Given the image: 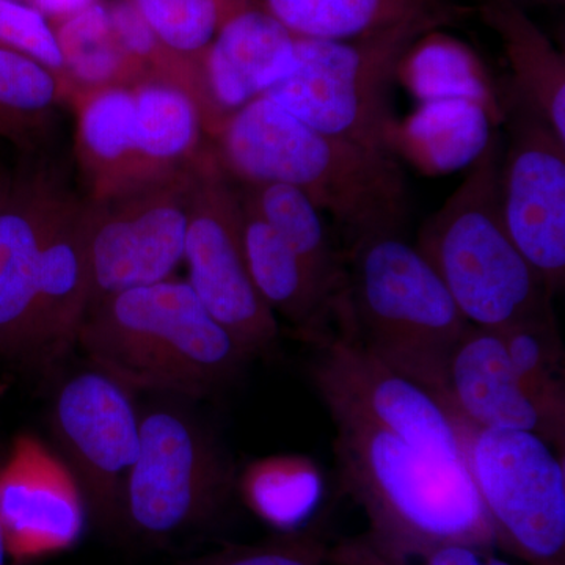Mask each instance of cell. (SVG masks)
<instances>
[{
	"label": "cell",
	"instance_id": "24",
	"mask_svg": "<svg viewBox=\"0 0 565 565\" xmlns=\"http://www.w3.org/2000/svg\"><path fill=\"white\" fill-rule=\"evenodd\" d=\"M245 503L281 533L302 530L321 500V479L299 457H273L253 463L241 479Z\"/></svg>",
	"mask_w": 565,
	"mask_h": 565
},
{
	"label": "cell",
	"instance_id": "16",
	"mask_svg": "<svg viewBox=\"0 0 565 565\" xmlns=\"http://www.w3.org/2000/svg\"><path fill=\"white\" fill-rule=\"evenodd\" d=\"M448 411L476 429L527 430L564 456L565 411L531 392L509 359L498 330L470 326L446 370Z\"/></svg>",
	"mask_w": 565,
	"mask_h": 565
},
{
	"label": "cell",
	"instance_id": "6",
	"mask_svg": "<svg viewBox=\"0 0 565 565\" xmlns=\"http://www.w3.org/2000/svg\"><path fill=\"white\" fill-rule=\"evenodd\" d=\"M445 28L426 20L345 41L299 39L296 68L263 96L318 131L392 152V85L416 41Z\"/></svg>",
	"mask_w": 565,
	"mask_h": 565
},
{
	"label": "cell",
	"instance_id": "29",
	"mask_svg": "<svg viewBox=\"0 0 565 565\" xmlns=\"http://www.w3.org/2000/svg\"><path fill=\"white\" fill-rule=\"evenodd\" d=\"M330 545L318 530H297L253 545H236L189 565H327Z\"/></svg>",
	"mask_w": 565,
	"mask_h": 565
},
{
	"label": "cell",
	"instance_id": "21",
	"mask_svg": "<svg viewBox=\"0 0 565 565\" xmlns=\"http://www.w3.org/2000/svg\"><path fill=\"white\" fill-rule=\"evenodd\" d=\"M237 195L280 234L323 291L338 302L345 288V255L334 248L322 212L302 192L278 182L244 184Z\"/></svg>",
	"mask_w": 565,
	"mask_h": 565
},
{
	"label": "cell",
	"instance_id": "27",
	"mask_svg": "<svg viewBox=\"0 0 565 565\" xmlns=\"http://www.w3.org/2000/svg\"><path fill=\"white\" fill-rule=\"evenodd\" d=\"M509 359L544 403L565 411L564 348L555 313L498 330Z\"/></svg>",
	"mask_w": 565,
	"mask_h": 565
},
{
	"label": "cell",
	"instance_id": "13",
	"mask_svg": "<svg viewBox=\"0 0 565 565\" xmlns=\"http://www.w3.org/2000/svg\"><path fill=\"white\" fill-rule=\"evenodd\" d=\"M509 115L500 166L504 225L555 297L565 281V140L514 99Z\"/></svg>",
	"mask_w": 565,
	"mask_h": 565
},
{
	"label": "cell",
	"instance_id": "20",
	"mask_svg": "<svg viewBox=\"0 0 565 565\" xmlns=\"http://www.w3.org/2000/svg\"><path fill=\"white\" fill-rule=\"evenodd\" d=\"M297 39L345 41L362 39L434 20L445 25L467 13L449 0H252Z\"/></svg>",
	"mask_w": 565,
	"mask_h": 565
},
{
	"label": "cell",
	"instance_id": "11",
	"mask_svg": "<svg viewBox=\"0 0 565 565\" xmlns=\"http://www.w3.org/2000/svg\"><path fill=\"white\" fill-rule=\"evenodd\" d=\"M51 419L88 512L103 526H121L126 481L140 446L131 390L96 367L82 371L58 388Z\"/></svg>",
	"mask_w": 565,
	"mask_h": 565
},
{
	"label": "cell",
	"instance_id": "4",
	"mask_svg": "<svg viewBox=\"0 0 565 565\" xmlns=\"http://www.w3.org/2000/svg\"><path fill=\"white\" fill-rule=\"evenodd\" d=\"M344 255L345 288L334 308L333 329L348 330L448 411L446 370L471 323L444 281L401 233L362 237Z\"/></svg>",
	"mask_w": 565,
	"mask_h": 565
},
{
	"label": "cell",
	"instance_id": "1",
	"mask_svg": "<svg viewBox=\"0 0 565 565\" xmlns=\"http://www.w3.org/2000/svg\"><path fill=\"white\" fill-rule=\"evenodd\" d=\"M217 163L243 184L278 182L332 215L349 237L401 233L407 184L392 152L338 139L266 96L234 111L215 132Z\"/></svg>",
	"mask_w": 565,
	"mask_h": 565
},
{
	"label": "cell",
	"instance_id": "25",
	"mask_svg": "<svg viewBox=\"0 0 565 565\" xmlns=\"http://www.w3.org/2000/svg\"><path fill=\"white\" fill-rule=\"evenodd\" d=\"M58 98L51 70L0 46V137L22 143L41 128Z\"/></svg>",
	"mask_w": 565,
	"mask_h": 565
},
{
	"label": "cell",
	"instance_id": "35",
	"mask_svg": "<svg viewBox=\"0 0 565 565\" xmlns=\"http://www.w3.org/2000/svg\"><path fill=\"white\" fill-rule=\"evenodd\" d=\"M511 2L525 9V6H563L564 0H511Z\"/></svg>",
	"mask_w": 565,
	"mask_h": 565
},
{
	"label": "cell",
	"instance_id": "33",
	"mask_svg": "<svg viewBox=\"0 0 565 565\" xmlns=\"http://www.w3.org/2000/svg\"><path fill=\"white\" fill-rule=\"evenodd\" d=\"M493 550L465 544L435 546L419 559L424 565H514L493 556Z\"/></svg>",
	"mask_w": 565,
	"mask_h": 565
},
{
	"label": "cell",
	"instance_id": "14",
	"mask_svg": "<svg viewBox=\"0 0 565 565\" xmlns=\"http://www.w3.org/2000/svg\"><path fill=\"white\" fill-rule=\"evenodd\" d=\"M66 193L0 188V353L40 359L41 299L57 256Z\"/></svg>",
	"mask_w": 565,
	"mask_h": 565
},
{
	"label": "cell",
	"instance_id": "12",
	"mask_svg": "<svg viewBox=\"0 0 565 565\" xmlns=\"http://www.w3.org/2000/svg\"><path fill=\"white\" fill-rule=\"evenodd\" d=\"M192 177L152 181L93 207L88 308L114 294L170 280L184 263Z\"/></svg>",
	"mask_w": 565,
	"mask_h": 565
},
{
	"label": "cell",
	"instance_id": "30",
	"mask_svg": "<svg viewBox=\"0 0 565 565\" xmlns=\"http://www.w3.org/2000/svg\"><path fill=\"white\" fill-rule=\"evenodd\" d=\"M0 46L28 55L52 73L65 70L54 29L39 9L21 0H0Z\"/></svg>",
	"mask_w": 565,
	"mask_h": 565
},
{
	"label": "cell",
	"instance_id": "18",
	"mask_svg": "<svg viewBox=\"0 0 565 565\" xmlns=\"http://www.w3.org/2000/svg\"><path fill=\"white\" fill-rule=\"evenodd\" d=\"M241 210L245 262L264 302L307 343L332 332L337 302L269 223L243 202Z\"/></svg>",
	"mask_w": 565,
	"mask_h": 565
},
{
	"label": "cell",
	"instance_id": "3",
	"mask_svg": "<svg viewBox=\"0 0 565 565\" xmlns=\"http://www.w3.org/2000/svg\"><path fill=\"white\" fill-rule=\"evenodd\" d=\"M76 344L131 392L203 399L252 362L185 280L106 297L88 308Z\"/></svg>",
	"mask_w": 565,
	"mask_h": 565
},
{
	"label": "cell",
	"instance_id": "5",
	"mask_svg": "<svg viewBox=\"0 0 565 565\" xmlns=\"http://www.w3.org/2000/svg\"><path fill=\"white\" fill-rule=\"evenodd\" d=\"M500 136H490L470 172L418 233L433 266L471 326L504 330L553 315V296L505 228L500 203Z\"/></svg>",
	"mask_w": 565,
	"mask_h": 565
},
{
	"label": "cell",
	"instance_id": "32",
	"mask_svg": "<svg viewBox=\"0 0 565 565\" xmlns=\"http://www.w3.org/2000/svg\"><path fill=\"white\" fill-rule=\"evenodd\" d=\"M327 565H408L379 550L367 535L343 539L330 545Z\"/></svg>",
	"mask_w": 565,
	"mask_h": 565
},
{
	"label": "cell",
	"instance_id": "10",
	"mask_svg": "<svg viewBox=\"0 0 565 565\" xmlns=\"http://www.w3.org/2000/svg\"><path fill=\"white\" fill-rule=\"evenodd\" d=\"M311 381L322 403L351 408L424 455L460 465L468 426L457 423L445 405L366 351L348 330L315 340Z\"/></svg>",
	"mask_w": 565,
	"mask_h": 565
},
{
	"label": "cell",
	"instance_id": "17",
	"mask_svg": "<svg viewBox=\"0 0 565 565\" xmlns=\"http://www.w3.org/2000/svg\"><path fill=\"white\" fill-rule=\"evenodd\" d=\"M297 41L252 0L223 20L199 65V103L212 132L292 73Z\"/></svg>",
	"mask_w": 565,
	"mask_h": 565
},
{
	"label": "cell",
	"instance_id": "19",
	"mask_svg": "<svg viewBox=\"0 0 565 565\" xmlns=\"http://www.w3.org/2000/svg\"><path fill=\"white\" fill-rule=\"evenodd\" d=\"M479 14L500 36L512 73L511 99L537 115L565 140V61L527 17L511 0H482Z\"/></svg>",
	"mask_w": 565,
	"mask_h": 565
},
{
	"label": "cell",
	"instance_id": "2",
	"mask_svg": "<svg viewBox=\"0 0 565 565\" xmlns=\"http://www.w3.org/2000/svg\"><path fill=\"white\" fill-rule=\"evenodd\" d=\"M326 407L341 482L363 509L367 539L379 550L408 563L435 546H497L467 468L424 455L351 408Z\"/></svg>",
	"mask_w": 565,
	"mask_h": 565
},
{
	"label": "cell",
	"instance_id": "9",
	"mask_svg": "<svg viewBox=\"0 0 565 565\" xmlns=\"http://www.w3.org/2000/svg\"><path fill=\"white\" fill-rule=\"evenodd\" d=\"M184 263L189 285L212 318L225 327L252 359L273 351L277 316L253 285L243 245L239 195L217 161L192 173Z\"/></svg>",
	"mask_w": 565,
	"mask_h": 565
},
{
	"label": "cell",
	"instance_id": "34",
	"mask_svg": "<svg viewBox=\"0 0 565 565\" xmlns=\"http://www.w3.org/2000/svg\"><path fill=\"white\" fill-rule=\"evenodd\" d=\"M95 2L96 0H32L33 7L41 13L65 18L79 13L81 10L87 9Z\"/></svg>",
	"mask_w": 565,
	"mask_h": 565
},
{
	"label": "cell",
	"instance_id": "23",
	"mask_svg": "<svg viewBox=\"0 0 565 565\" xmlns=\"http://www.w3.org/2000/svg\"><path fill=\"white\" fill-rule=\"evenodd\" d=\"M79 143L84 159L102 182L104 196L118 195L148 184L141 177L136 150V104L132 88H95L79 115Z\"/></svg>",
	"mask_w": 565,
	"mask_h": 565
},
{
	"label": "cell",
	"instance_id": "7",
	"mask_svg": "<svg viewBox=\"0 0 565 565\" xmlns=\"http://www.w3.org/2000/svg\"><path fill=\"white\" fill-rule=\"evenodd\" d=\"M234 487L228 452L196 416L177 404L150 405L140 414L121 526L148 539L185 533L210 522Z\"/></svg>",
	"mask_w": 565,
	"mask_h": 565
},
{
	"label": "cell",
	"instance_id": "15",
	"mask_svg": "<svg viewBox=\"0 0 565 565\" xmlns=\"http://www.w3.org/2000/svg\"><path fill=\"white\" fill-rule=\"evenodd\" d=\"M87 504L68 467L39 438L21 435L0 467V522L10 557L55 555L77 544Z\"/></svg>",
	"mask_w": 565,
	"mask_h": 565
},
{
	"label": "cell",
	"instance_id": "8",
	"mask_svg": "<svg viewBox=\"0 0 565 565\" xmlns=\"http://www.w3.org/2000/svg\"><path fill=\"white\" fill-rule=\"evenodd\" d=\"M465 460L497 546L530 565H565L564 456L527 430L468 426Z\"/></svg>",
	"mask_w": 565,
	"mask_h": 565
},
{
	"label": "cell",
	"instance_id": "26",
	"mask_svg": "<svg viewBox=\"0 0 565 565\" xmlns=\"http://www.w3.org/2000/svg\"><path fill=\"white\" fill-rule=\"evenodd\" d=\"M57 35L65 70L88 87H111L129 57L111 31L109 10L95 2L62 22Z\"/></svg>",
	"mask_w": 565,
	"mask_h": 565
},
{
	"label": "cell",
	"instance_id": "28",
	"mask_svg": "<svg viewBox=\"0 0 565 565\" xmlns=\"http://www.w3.org/2000/svg\"><path fill=\"white\" fill-rule=\"evenodd\" d=\"M241 2L244 0H132L162 47L199 62L223 20Z\"/></svg>",
	"mask_w": 565,
	"mask_h": 565
},
{
	"label": "cell",
	"instance_id": "31",
	"mask_svg": "<svg viewBox=\"0 0 565 565\" xmlns=\"http://www.w3.org/2000/svg\"><path fill=\"white\" fill-rule=\"evenodd\" d=\"M107 10H109L111 31L125 54L136 61L154 57L161 44L134 6L132 0H118Z\"/></svg>",
	"mask_w": 565,
	"mask_h": 565
},
{
	"label": "cell",
	"instance_id": "22",
	"mask_svg": "<svg viewBox=\"0 0 565 565\" xmlns=\"http://www.w3.org/2000/svg\"><path fill=\"white\" fill-rule=\"evenodd\" d=\"M136 150L145 182L163 180L173 163L196 150L204 125L202 109L189 88L151 81L132 88Z\"/></svg>",
	"mask_w": 565,
	"mask_h": 565
},
{
	"label": "cell",
	"instance_id": "36",
	"mask_svg": "<svg viewBox=\"0 0 565 565\" xmlns=\"http://www.w3.org/2000/svg\"><path fill=\"white\" fill-rule=\"evenodd\" d=\"M9 548H7L6 534H3L2 522H0V565H9Z\"/></svg>",
	"mask_w": 565,
	"mask_h": 565
}]
</instances>
